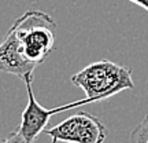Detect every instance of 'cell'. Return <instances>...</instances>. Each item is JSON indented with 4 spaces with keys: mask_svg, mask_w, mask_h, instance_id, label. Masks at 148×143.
<instances>
[{
    "mask_svg": "<svg viewBox=\"0 0 148 143\" xmlns=\"http://www.w3.org/2000/svg\"><path fill=\"white\" fill-rule=\"evenodd\" d=\"M8 32L15 39L23 59L37 68L52 51L56 23L47 12L30 8L16 18Z\"/></svg>",
    "mask_w": 148,
    "mask_h": 143,
    "instance_id": "6da1fadb",
    "label": "cell"
},
{
    "mask_svg": "<svg viewBox=\"0 0 148 143\" xmlns=\"http://www.w3.org/2000/svg\"><path fill=\"white\" fill-rule=\"evenodd\" d=\"M71 84L85 92V98L93 102L110 99L121 91L133 90L132 69L107 59L89 64L71 76Z\"/></svg>",
    "mask_w": 148,
    "mask_h": 143,
    "instance_id": "7a4b0ae2",
    "label": "cell"
},
{
    "mask_svg": "<svg viewBox=\"0 0 148 143\" xmlns=\"http://www.w3.org/2000/svg\"><path fill=\"white\" fill-rule=\"evenodd\" d=\"M44 132L52 143H103L108 129L96 116L88 111H78Z\"/></svg>",
    "mask_w": 148,
    "mask_h": 143,
    "instance_id": "3957f363",
    "label": "cell"
},
{
    "mask_svg": "<svg viewBox=\"0 0 148 143\" xmlns=\"http://www.w3.org/2000/svg\"><path fill=\"white\" fill-rule=\"evenodd\" d=\"M23 81H25V85H26L27 103L21 114V124H19V127L16 128L15 131L18 133H21L27 143H33L40 133L44 132V131L47 129L45 127H47L48 121H49V118L52 116L58 114V113H62V111L77 109V107H79V106L92 103L90 99L85 98V99L70 102L67 105L58 106V107H55V109H45V107H42L41 105L37 102L36 96L33 94V90H32L33 76H29V77L25 79Z\"/></svg>",
    "mask_w": 148,
    "mask_h": 143,
    "instance_id": "277c9868",
    "label": "cell"
},
{
    "mask_svg": "<svg viewBox=\"0 0 148 143\" xmlns=\"http://www.w3.org/2000/svg\"><path fill=\"white\" fill-rule=\"evenodd\" d=\"M34 69L36 66L26 62L21 55L14 36L7 32L3 41L0 43V72L14 74L25 80L29 76H33Z\"/></svg>",
    "mask_w": 148,
    "mask_h": 143,
    "instance_id": "5b68a950",
    "label": "cell"
},
{
    "mask_svg": "<svg viewBox=\"0 0 148 143\" xmlns=\"http://www.w3.org/2000/svg\"><path fill=\"white\" fill-rule=\"evenodd\" d=\"M127 143H148V114L132 129Z\"/></svg>",
    "mask_w": 148,
    "mask_h": 143,
    "instance_id": "8992f818",
    "label": "cell"
},
{
    "mask_svg": "<svg viewBox=\"0 0 148 143\" xmlns=\"http://www.w3.org/2000/svg\"><path fill=\"white\" fill-rule=\"evenodd\" d=\"M0 143H27V142L23 139V136H22L21 133H18L16 131H14V132H11L5 139H3Z\"/></svg>",
    "mask_w": 148,
    "mask_h": 143,
    "instance_id": "52a82bcc",
    "label": "cell"
},
{
    "mask_svg": "<svg viewBox=\"0 0 148 143\" xmlns=\"http://www.w3.org/2000/svg\"><path fill=\"white\" fill-rule=\"evenodd\" d=\"M127 1H130V3H134V4L140 6L141 8L148 11V0H127Z\"/></svg>",
    "mask_w": 148,
    "mask_h": 143,
    "instance_id": "ba28073f",
    "label": "cell"
}]
</instances>
